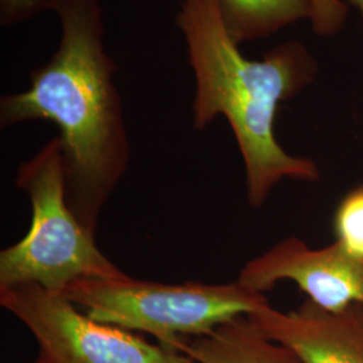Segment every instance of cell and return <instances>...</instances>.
<instances>
[{"label":"cell","instance_id":"cell-5","mask_svg":"<svg viewBox=\"0 0 363 363\" xmlns=\"http://www.w3.org/2000/svg\"><path fill=\"white\" fill-rule=\"evenodd\" d=\"M0 306L35 337V363H196L181 351L96 322L77 311L64 294L38 284L0 291Z\"/></svg>","mask_w":363,"mask_h":363},{"label":"cell","instance_id":"cell-1","mask_svg":"<svg viewBox=\"0 0 363 363\" xmlns=\"http://www.w3.org/2000/svg\"><path fill=\"white\" fill-rule=\"evenodd\" d=\"M52 11L61 22L60 46L49 62L31 72L28 91L1 97L0 124H57L67 205L94 233L130 166V139L113 79L116 64L105 50L100 0H57Z\"/></svg>","mask_w":363,"mask_h":363},{"label":"cell","instance_id":"cell-7","mask_svg":"<svg viewBox=\"0 0 363 363\" xmlns=\"http://www.w3.org/2000/svg\"><path fill=\"white\" fill-rule=\"evenodd\" d=\"M259 331L294 351L301 363H363V306L322 310L306 300L281 312L265 304L247 315Z\"/></svg>","mask_w":363,"mask_h":363},{"label":"cell","instance_id":"cell-12","mask_svg":"<svg viewBox=\"0 0 363 363\" xmlns=\"http://www.w3.org/2000/svg\"><path fill=\"white\" fill-rule=\"evenodd\" d=\"M315 13L312 18L313 30L318 34H334L346 19V6L339 0H313Z\"/></svg>","mask_w":363,"mask_h":363},{"label":"cell","instance_id":"cell-11","mask_svg":"<svg viewBox=\"0 0 363 363\" xmlns=\"http://www.w3.org/2000/svg\"><path fill=\"white\" fill-rule=\"evenodd\" d=\"M57 0H0V22L3 26L28 21L43 11L54 10Z\"/></svg>","mask_w":363,"mask_h":363},{"label":"cell","instance_id":"cell-6","mask_svg":"<svg viewBox=\"0 0 363 363\" xmlns=\"http://www.w3.org/2000/svg\"><path fill=\"white\" fill-rule=\"evenodd\" d=\"M237 280L259 294L271 291L281 280H291L325 311L363 306V259L337 241L311 247L298 237H288L247 261Z\"/></svg>","mask_w":363,"mask_h":363},{"label":"cell","instance_id":"cell-9","mask_svg":"<svg viewBox=\"0 0 363 363\" xmlns=\"http://www.w3.org/2000/svg\"><path fill=\"white\" fill-rule=\"evenodd\" d=\"M230 37L240 45L265 38L301 19H311L313 0H218Z\"/></svg>","mask_w":363,"mask_h":363},{"label":"cell","instance_id":"cell-4","mask_svg":"<svg viewBox=\"0 0 363 363\" xmlns=\"http://www.w3.org/2000/svg\"><path fill=\"white\" fill-rule=\"evenodd\" d=\"M64 295L84 307L93 320L151 334L162 346L174 350H178L182 337L206 335L269 303L264 294L238 280L226 284H166L133 279L127 273L79 280Z\"/></svg>","mask_w":363,"mask_h":363},{"label":"cell","instance_id":"cell-10","mask_svg":"<svg viewBox=\"0 0 363 363\" xmlns=\"http://www.w3.org/2000/svg\"><path fill=\"white\" fill-rule=\"evenodd\" d=\"M337 242L363 259V186L346 195L335 214Z\"/></svg>","mask_w":363,"mask_h":363},{"label":"cell","instance_id":"cell-2","mask_svg":"<svg viewBox=\"0 0 363 363\" xmlns=\"http://www.w3.org/2000/svg\"><path fill=\"white\" fill-rule=\"evenodd\" d=\"M177 26L186 40L194 72V127L205 130L223 116L238 144L247 172V201L262 206L283 179L315 182V162L289 155L277 143L274 118L279 104L310 85L318 65L296 40L247 60L225 26L218 0H182Z\"/></svg>","mask_w":363,"mask_h":363},{"label":"cell","instance_id":"cell-3","mask_svg":"<svg viewBox=\"0 0 363 363\" xmlns=\"http://www.w3.org/2000/svg\"><path fill=\"white\" fill-rule=\"evenodd\" d=\"M15 186L28 195L33 216L26 235L0 252V291L38 284L64 294L79 280L124 273L103 255L94 233L82 226L67 205L58 138L19 166Z\"/></svg>","mask_w":363,"mask_h":363},{"label":"cell","instance_id":"cell-13","mask_svg":"<svg viewBox=\"0 0 363 363\" xmlns=\"http://www.w3.org/2000/svg\"><path fill=\"white\" fill-rule=\"evenodd\" d=\"M347 1H350L354 7H357L359 10V13H361L363 18V0H347Z\"/></svg>","mask_w":363,"mask_h":363},{"label":"cell","instance_id":"cell-8","mask_svg":"<svg viewBox=\"0 0 363 363\" xmlns=\"http://www.w3.org/2000/svg\"><path fill=\"white\" fill-rule=\"evenodd\" d=\"M178 351L196 363H301L294 351L265 337L247 316L202 337H182Z\"/></svg>","mask_w":363,"mask_h":363}]
</instances>
